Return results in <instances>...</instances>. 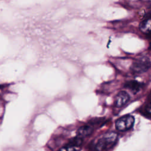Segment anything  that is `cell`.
<instances>
[{"mask_svg":"<svg viewBox=\"0 0 151 151\" xmlns=\"http://www.w3.org/2000/svg\"><path fill=\"white\" fill-rule=\"evenodd\" d=\"M117 135L114 132H109L106 133L102 138L98 141L96 149L97 151H101L111 146L116 141Z\"/></svg>","mask_w":151,"mask_h":151,"instance_id":"6da1fadb","label":"cell"},{"mask_svg":"<svg viewBox=\"0 0 151 151\" xmlns=\"http://www.w3.org/2000/svg\"><path fill=\"white\" fill-rule=\"evenodd\" d=\"M150 66V62L148 58L143 57L136 60L131 66V70L134 73L140 74L148 70Z\"/></svg>","mask_w":151,"mask_h":151,"instance_id":"7a4b0ae2","label":"cell"},{"mask_svg":"<svg viewBox=\"0 0 151 151\" xmlns=\"http://www.w3.org/2000/svg\"><path fill=\"white\" fill-rule=\"evenodd\" d=\"M134 123V117L131 115H125L118 119L115 127L119 131H126L131 129Z\"/></svg>","mask_w":151,"mask_h":151,"instance_id":"3957f363","label":"cell"},{"mask_svg":"<svg viewBox=\"0 0 151 151\" xmlns=\"http://www.w3.org/2000/svg\"><path fill=\"white\" fill-rule=\"evenodd\" d=\"M130 100L129 94L124 91H120L114 98V105L116 107H122L125 105Z\"/></svg>","mask_w":151,"mask_h":151,"instance_id":"277c9868","label":"cell"},{"mask_svg":"<svg viewBox=\"0 0 151 151\" xmlns=\"http://www.w3.org/2000/svg\"><path fill=\"white\" fill-rule=\"evenodd\" d=\"M93 131V128L90 125H84L80 127L77 132V136L83 138L90 135Z\"/></svg>","mask_w":151,"mask_h":151,"instance_id":"5b68a950","label":"cell"},{"mask_svg":"<svg viewBox=\"0 0 151 151\" xmlns=\"http://www.w3.org/2000/svg\"><path fill=\"white\" fill-rule=\"evenodd\" d=\"M142 86V84L136 80H130L126 83L124 87L135 93L141 89Z\"/></svg>","mask_w":151,"mask_h":151,"instance_id":"8992f818","label":"cell"},{"mask_svg":"<svg viewBox=\"0 0 151 151\" xmlns=\"http://www.w3.org/2000/svg\"><path fill=\"white\" fill-rule=\"evenodd\" d=\"M83 142V139L81 137H79L78 136H76V137L72 139L70 142L68 143L67 146H72V147H77L79 146Z\"/></svg>","mask_w":151,"mask_h":151,"instance_id":"52a82bcc","label":"cell"},{"mask_svg":"<svg viewBox=\"0 0 151 151\" xmlns=\"http://www.w3.org/2000/svg\"><path fill=\"white\" fill-rule=\"evenodd\" d=\"M76 150V147H75L67 146L61 148L58 151H75Z\"/></svg>","mask_w":151,"mask_h":151,"instance_id":"ba28073f","label":"cell"}]
</instances>
